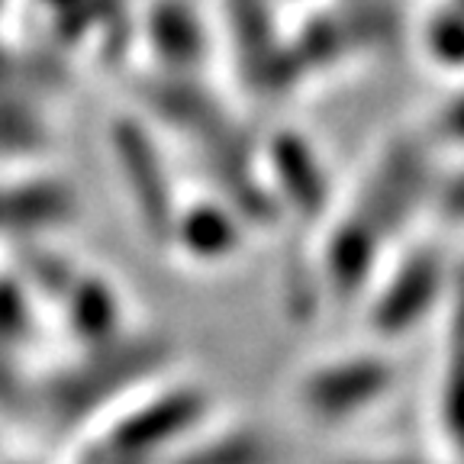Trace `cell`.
<instances>
[{
  "label": "cell",
  "mask_w": 464,
  "mask_h": 464,
  "mask_svg": "<svg viewBox=\"0 0 464 464\" xmlns=\"http://www.w3.org/2000/svg\"><path fill=\"white\" fill-rule=\"evenodd\" d=\"M171 355L174 348L165 335L123 333L101 345L81 348L74 362L58 368L45 387H39L36 403L55 426L74 429L159 377Z\"/></svg>",
  "instance_id": "1"
},
{
  "label": "cell",
  "mask_w": 464,
  "mask_h": 464,
  "mask_svg": "<svg viewBox=\"0 0 464 464\" xmlns=\"http://www.w3.org/2000/svg\"><path fill=\"white\" fill-rule=\"evenodd\" d=\"M210 406V393L200 384L161 387L110 422L81 451L78 464H161L200 429Z\"/></svg>",
  "instance_id": "2"
},
{
  "label": "cell",
  "mask_w": 464,
  "mask_h": 464,
  "mask_svg": "<svg viewBox=\"0 0 464 464\" xmlns=\"http://www.w3.org/2000/svg\"><path fill=\"white\" fill-rule=\"evenodd\" d=\"M393 384L397 368L391 358L355 352L306 368L294 387V403L300 416L316 426H345L374 410L393 391Z\"/></svg>",
  "instance_id": "3"
},
{
  "label": "cell",
  "mask_w": 464,
  "mask_h": 464,
  "mask_svg": "<svg viewBox=\"0 0 464 464\" xmlns=\"http://www.w3.org/2000/svg\"><path fill=\"white\" fill-rule=\"evenodd\" d=\"M110 152H113L116 174H120V184L130 197L139 229L145 232V239L152 246L168 248L181 203H178L171 171L161 159L152 132L132 116H120L110 126Z\"/></svg>",
  "instance_id": "4"
},
{
  "label": "cell",
  "mask_w": 464,
  "mask_h": 464,
  "mask_svg": "<svg viewBox=\"0 0 464 464\" xmlns=\"http://www.w3.org/2000/svg\"><path fill=\"white\" fill-rule=\"evenodd\" d=\"M435 184L429 145L420 139H393L371 165L348 210H355L391 242L420 210V203L435 194Z\"/></svg>",
  "instance_id": "5"
},
{
  "label": "cell",
  "mask_w": 464,
  "mask_h": 464,
  "mask_svg": "<svg viewBox=\"0 0 464 464\" xmlns=\"http://www.w3.org/2000/svg\"><path fill=\"white\" fill-rule=\"evenodd\" d=\"M455 277H449L442 255L429 246H420L400 258V265L374 290L368 310V326L377 339H403L410 329L422 326L439 304H445V290Z\"/></svg>",
  "instance_id": "6"
},
{
  "label": "cell",
  "mask_w": 464,
  "mask_h": 464,
  "mask_svg": "<svg viewBox=\"0 0 464 464\" xmlns=\"http://www.w3.org/2000/svg\"><path fill=\"white\" fill-rule=\"evenodd\" d=\"M265 178L281 217L319 223L333 203L329 171L306 136L284 130L265 145Z\"/></svg>",
  "instance_id": "7"
},
{
  "label": "cell",
  "mask_w": 464,
  "mask_h": 464,
  "mask_svg": "<svg viewBox=\"0 0 464 464\" xmlns=\"http://www.w3.org/2000/svg\"><path fill=\"white\" fill-rule=\"evenodd\" d=\"M229 33L236 39L242 74L252 91L265 97L287 94L300 78L290 65L287 36H281L271 0H223Z\"/></svg>",
  "instance_id": "8"
},
{
  "label": "cell",
  "mask_w": 464,
  "mask_h": 464,
  "mask_svg": "<svg viewBox=\"0 0 464 464\" xmlns=\"http://www.w3.org/2000/svg\"><path fill=\"white\" fill-rule=\"evenodd\" d=\"M384 248L387 239L374 226L364 223L355 210H345L326 232L316 258V277L323 294L339 304L358 300L374 281Z\"/></svg>",
  "instance_id": "9"
},
{
  "label": "cell",
  "mask_w": 464,
  "mask_h": 464,
  "mask_svg": "<svg viewBox=\"0 0 464 464\" xmlns=\"http://www.w3.org/2000/svg\"><path fill=\"white\" fill-rule=\"evenodd\" d=\"M81 210L78 190L65 178L0 181V239H33L72 223Z\"/></svg>",
  "instance_id": "10"
},
{
  "label": "cell",
  "mask_w": 464,
  "mask_h": 464,
  "mask_svg": "<svg viewBox=\"0 0 464 464\" xmlns=\"http://www.w3.org/2000/svg\"><path fill=\"white\" fill-rule=\"evenodd\" d=\"M65 329L81 348L101 345L126 333V306L113 281L94 271H78L68 294L58 300Z\"/></svg>",
  "instance_id": "11"
},
{
  "label": "cell",
  "mask_w": 464,
  "mask_h": 464,
  "mask_svg": "<svg viewBox=\"0 0 464 464\" xmlns=\"http://www.w3.org/2000/svg\"><path fill=\"white\" fill-rule=\"evenodd\" d=\"M242 229H246V219L226 200H197L190 207H178L168 246L181 248V255H188L190 261L219 265L242 248L246 239Z\"/></svg>",
  "instance_id": "12"
},
{
  "label": "cell",
  "mask_w": 464,
  "mask_h": 464,
  "mask_svg": "<svg viewBox=\"0 0 464 464\" xmlns=\"http://www.w3.org/2000/svg\"><path fill=\"white\" fill-rule=\"evenodd\" d=\"M145 36L165 74H194L203 62V49H207L203 26L184 0H159L149 10Z\"/></svg>",
  "instance_id": "13"
},
{
  "label": "cell",
  "mask_w": 464,
  "mask_h": 464,
  "mask_svg": "<svg viewBox=\"0 0 464 464\" xmlns=\"http://www.w3.org/2000/svg\"><path fill=\"white\" fill-rule=\"evenodd\" d=\"M449 306V345L439 387V426L449 449L464 464V281H451Z\"/></svg>",
  "instance_id": "14"
},
{
  "label": "cell",
  "mask_w": 464,
  "mask_h": 464,
  "mask_svg": "<svg viewBox=\"0 0 464 464\" xmlns=\"http://www.w3.org/2000/svg\"><path fill=\"white\" fill-rule=\"evenodd\" d=\"M168 464H277V449L252 426H232L207 439H188Z\"/></svg>",
  "instance_id": "15"
},
{
  "label": "cell",
  "mask_w": 464,
  "mask_h": 464,
  "mask_svg": "<svg viewBox=\"0 0 464 464\" xmlns=\"http://www.w3.org/2000/svg\"><path fill=\"white\" fill-rule=\"evenodd\" d=\"M78 271H81V265H74L65 252L43 246V242H29L20 252V271H16V275H20L23 284L36 294V300H52V304H58V300L68 294V287H72V281L78 277Z\"/></svg>",
  "instance_id": "16"
},
{
  "label": "cell",
  "mask_w": 464,
  "mask_h": 464,
  "mask_svg": "<svg viewBox=\"0 0 464 464\" xmlns=\"http://www.w3.org/2000/svg\"><path fill=\"white\" fill-rule=\"evenodd\" d=\"M39 335L36 294L23 284L20 275H0V345L29 348Z\"/></svg>",
  "instance_id": "17"
},
{
  "label": "cell",
  "mask_w": 464,
  "mask_h": 464,
  "mask_svg": "<svg viewBox=\"0 0 464 464\" xmlns=\"http://www.w3.org/2000/svg\"><path fill=\"white\" fill-rule=\"evenodd\" d=\"M422 49L429 62L449 72H464V10L445 0L422 23Z\"/></svg>",
  "instance_id": "18"
},
{
  "label": "cell",
  "mask_w": 464,
  "mask_h": 464,
  "mask_svg": "<svg viewBox=\"0 0 464 464\" xmlns=\"http://www.w3.org/2000/svg\"><path fill=\"white\" fill-rule=\"evenodd\" d=\"M49 142V130L33 110L20 101V91H0V152H36Z\"/></svg>",
  "instance_id": "19"
},
{
  "label": "cell",
  "mask_w": 464,
  "mask_h": 464,
  "mask_svg": "<svg viewBox=\"0 0 464 464\" xmlns=\"http://www.w3.org/2000/svg\"><path fill=\"white\" fill-rule=\"evenodd\" d=\"M36 403V391L29 387L26 374H23L16 352L7 345H0V410L20 413L26 406Z\"/></svg>",
  "instance_id": "20"
},
{
  "label": "cell",
  "mask_w": 464,
  "mask_h": 464,
  "mask_svg": "<svg viewBox=\"0 0 464 464\" xmlns=\"http://www.w3.org/2000/svg\"><path fill=\"white\" fill-rule=\"evenodd\" d=\"M45 81V72L26 58H20L14 49L0 43V91H23V87Z\"/></svg>",
  "instance_id": "21"
},
{
  "label": "cell",
  "mask_w": 464,
  "mask_h": 464,
  "mask_svg": "<svg viewBox=\"0 0 464 464\" xmlns=\"http://www.w3.org/2000/svg\"><path fill=\"white\" fill-rule=\"evenodd\" d=\"M432 132L439 142L464 149V87L439 107V113L432 120Z\"/></svg>",
  "instance_id": "22"
},
{
  "label": "cell",
  "mask_w": 464,
  "mask_h": 464,
  "mask_svg": "<svg viewBox=\"0 0 464 464\" xmlns=\"http://www.w3.org/2000/svg\"><path fill=\"white\" fill-rule=\"evenodd\" d=\"M435 210L442 213L449 223H464V168L451 174L445 184H435Z\"/></svg>",
  "instance_id": "23"
},
{
  "label": "cell",
  "mask_w": 464,
  "mask_h": 464,
  "mask_svg": "<svg viewBox=\"0 0 464 464\" xmlns=\"http://www.w3.org/2000/svg\"><path fill=\"white\" fill-rule=\"evenodd\" d=\"M339 464H422L410 455H377V458H352V461H339Z\"/></svg>",
  "instance_id": "24"
},
{
  "label": "cell",
  "mask_w": 464,
  "mask_h": 464,
  "mask_svg": "<svg viewBox=\"0 0 464 464\" xmlns=\"http://www.w3.org/2000/svg\"><path fill=\"white\" fill-rule=\"evenodd\" d=\"M451 4H455V7H461V10H464V0H451Z\"/></svg>",
  "instance_id": "25"
},
{
  "label": "cell",
  "mask_w": 464,
  "mask_h": 464,
  "mask_svg": "<svg viewBox=\"0 0 464 464\" xmlns=\"http://www.w3.org/2000/svg\"><path fill=\"white\" fill-rule=\"evenodd\" d=\"M4 7H7V0H0V10H4Z\"/></svg>",
  "instance_id": "26"
}]
</instances>
